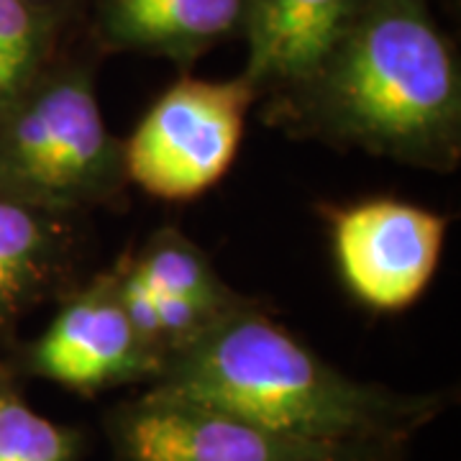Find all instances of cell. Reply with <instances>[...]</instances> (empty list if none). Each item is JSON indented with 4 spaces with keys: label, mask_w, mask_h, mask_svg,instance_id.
Returning <instances> with one entry per match:
<instances>
[{
    "label": "cell",
    "mask_w": 461,
    "mask_h": 461,
    "mask_svg": "<svg viewBox=\"0 0 461 461\" xmlns=\"http://www.w3.org/2000/svg\"><path fill=\"white\" fill-rule=\"evenodd\" d=\"M18 377H39L83 397L123 384H151L162 362L133 330L111 269L75 285L50 326L5 357Z\"/></svg>",
    "instance_id": "cell-6"
},
{
    "label": "cell",
    "mask_w": 461,
    "mask_h": 461,
    "mask_svg": "<svg viewBox=\"0 0 461 461\" xmlns=\"http://www.w3.org/2000/svg\"><path fill=\"white\" fill-rule=\"evenodd\" d=\"M287 136L448 175L461 159V72L429 0H362L326 57L264 95Z\"/></svg>",
    "instance_id": "cell-1"
},
{
    "label": "cell",
    "mask_w": 461,
    "mask_h": 461,
    "mask_svg": "<svg viewBox=\"0 0 461 461\" xmlns=\"http://www.w3.org/2000/svg\"><path fill=\"white\" fill-rule=\"evenodd\" d=\"M126 187L123 141L105 123L90 67L51 59L0 118V190L80 215L118 205Z\"/></svg>",
    "instance_id": "cell-3"
},
{
    "label": "cell",
    "mask_w": 461,
    "mask_h": 461,
    "mask_svg": "<svg viewBox=\"0 0 461 461\" xmlns=\"http://www.w3.org/2000/svg\"><path fill=\"white\" fill-rule=\"evenodd\" d=\"M133 269L157 295L198 303L218 318L236 313L254 297L241 295L221 277L211 257L180 229H157L139 251H126Z\"/></svg>",
    "instance_id": "cell-11"
},
{
    "label": "cell",
    "mask_w": 461,
    "mask_h": 461,
    "mask_svg": "<svg viewBox=\"0 0 461 461\" xmlns=\"http://www.w3.org/2000/svg\"><path fill=\"white\" fill-rule=\"evenodd\" d=\"M362 0H247L244 77L259 98L300 83L313 69Z\"/></svg>",
    "instance_id": "cell-10"
},
{
    "label": "cell",
    "mask_w": 461,
    "mask_h": 461,
    "mask_svg": "<svg viewBox=\"0 0 461 461\" xmlns=\"http://www.w3.org/2000/svg\"><path fill=\"white\" fill-rule=\"evenodd\" d=\"M113 461H397L375 448L287 436L190 397L144 390L103 418Z\"/></svg>",
    "instance_id": "cell-5"
},
{
    "label": "cell",
    "mask_w": 461,
    "mask_h": 461,
    "mask_svg": "<svg viewBox=\"0 0 461 461\" xmlns=\"http://www.w3.org/2000/svg\"><path fill=\"white\" fill-rule=\"evenodd\" d=\"M80 244L75 213L0 190V357L14 351L26 315L75 287Z\"/></svg>",
    "instance_id": "cell-8"
},
{
    "label": "cell",
    "mask_w": 461,
    "mask_h": 461,
    "mask_svg": "<svg viewBox=\"0 0 461 461\" xmlns=\"http://www.w3.org/2000/svg\"><path fill=\"white\" fill-rule=\"evenodd\" d=\"M257 100L259 93L244 75L230 80L182 75L123 141L129 182L167 203L200 198L226 177Z\"/></svg>",
    "instance_id": "cell-4"
},
{
    "label": "cell",
    "mask_w": 461,
    "mask_h": 461,
    "mask_svg": "<svg viewBox=\"0 0 461 461\" xmlns=\"http://www.w3.org/2000/svg\"><path fill=\"white\" fill-rule=\"evenodd\" d=\"M149 390L208 402L305 441L402 456L444 411L438 393H397L336 369L251 300L177 351Z\"/></svg>",
    "instance_id": "cell-2"
},
{
    "label": "cell",
    "mask_w": 461,
    "mask_h": 461,
    "mask_svg": "<svg viewBox=\"0 0 461 461\" xmlns=\"http://www.w3.org/2000/svg\"><path fill=\"white\" fill-rule=\"evenodd\" d=\"M54 18L44 5L0 0V118L50 65Z\"/></svg>",
    "instance_id": "cell-13"
},
{
    "label": "cell",
    "mask_w": 461,
    "mask_h": 461,
    "mask_svg": "<svg viewBox=\"0 0 461 461\" xmlns=\"http://www.w3.org/2000/svg\"><path fill=\"white\" fill-rule=\"evenodd\" d=\"M26 3H32V5H44L47 0H26Z\"/></svg>",
    "instance_id": "cell-14"
},
{
    "label": "cell",
    "mask_w": 461,
    "mask_h": 461,
    "mask_svg": "<svg viewBox=\"0 0 461 461\" xmlns=\"http://www.w3.org/2000/svg\"><path fill=\"white\" fill-rule=\"evenodd\" d=\"M333 262L344 287L364 308H411L441 262L448 218L397 198L323 205Z\"/></svg>",
    "instance_id": "cell-7"
},
{
    "label": "cell",
    "mask_w": 461,
    "mask_h": 461,
    "mask_svg": "<svg viewBox=\"0 0 461 461\" xmlns=\"http://www.w3.org/2000/svg\"><path fill=\"white\" fill-rule=\"evenodd\" d=\"M247 0H95L100 41L190 67L215 44L244 32Z\"/></svg>",
    "instance_id": "cell-9"
},
{
    "label": "cell",
    "mask_w": 461,
    "mask_h": 461,
    "mask_svg": "<svg viewBox=\"0 0 461 461\" xmlns=\"http://www.w3.org/2000/svg\"><path fill=\"white\" fill-rule=\"evenodd\" d=\"M18 379L0 357V461H80L83 433L33 412Z\"/></svg>",
    "instance_id": "cell-12"
}]
</instances>
